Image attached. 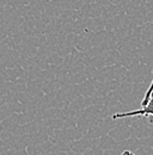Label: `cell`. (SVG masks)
<instances>
[{"label": "cell", "mask_w": 153, "mask_h": 155, "mask_svg": "<svg viewBox=\"0 0 153 155\" xmlns=\"http://www.w3.org/2000/svg\"><path fill=\"white\" fill-rule=\"evenodd\" d=\"M129 117H146L153 124V93L148 98V101L145 105H142L140 109L115 114L113 115V119H122V118H129Z\"/></svg>", "instance_id": "cell-1"}, {"label": "cell", "mask_w": 153, "mask_h": 155, "mask_svg": "<svg viewBox=\"0 0 153 155\" xmlns=\"http://www.w3.org/2000/svg\"><path fill=\"white\" fill-rule=\"evenodd\" d=\"M153 93V79H152V82L150 84V86H148V88H147V91H146V93H145V97H144V100H142V103H141V106L142 105H145L147 101H148V98Z\"/></svg>", "instance_id": "cell-2"}, {"label": "cell", "mask_w": 153, "mask_h": 155, "mask_svg": "<svg viewBox=\"0 0 153 155\" xmlns=\"http://www.w3.org/2000/svg\"><path fill=\"white\" fill-rule=\"evenodd\" d=\"M121 155H135V154H134L133 152H131V150H124Z\"/></svg>", "instance_id": "cell-3"}]
</instances>
